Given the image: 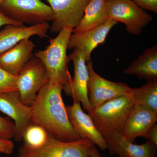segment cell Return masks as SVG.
Segmentation results:
<instances>
[{
	"label": "cell",
	"instance_id": "83f0119b",
	"mask_svg": "<svg viewBox=\"0 0 157 157\" xmlns=\"http://www.w3.org/2000/svg\"><path fill=\"white\" fill-rule=\"evenodd\" d=\"M89 157H102L95 145L91 147L89 151Z\"/></svg>",
	"mask_w": 157,
	"mask_h": 157
},
{
	"label": "cell",
	"instance_id": "d4e9b609",
	"mask_svg": "<svg viewBox=\"0 0 157 157\" xmlns=\"http://www.w3.org/2000/svg\"><path fill=\"white\" fill-rule=\"evenodd\" d=\"M14 148V144L12 140L0 138V153L11 155Z\"/></svg>",
	"mask_w": 157,
	"mask_h": 157
},
{
	"label": "cell",
	"instance_id": "277c9868",
	"mask_svg": "<svg viewBox=\"0 0 157 157\" xmlns=\"http://www.w3.org/2000/svg\"><path fill=\"white\" fill-rule=\"evenodd\" d=\"M93 145L87 139L64 141L49 134L47 141L42 146L32 148L23 144L16 157H89V151Z\"/></svg>",
	"mask_w": 157,
	"mask_h": 157
},
{
	"label": "cell",
	"instance_id": "e0dca14e",
	"mask_svg": "<svg viewBox=\"0 0 157 157\" xmlns=\"http://www.w3.org/2000/svg\"><path fill=\"white\" fill-rule=\"evenodd\" d=\"M35 47V44L30 39H24L0 55V67L17 76L24 67L34 57Z\"/></svg>",
	"mask_w": 157,
	"mask_h": 157
},
{
	"label": "cell",
	"instance_id": "4316f807",
	"mask_svg": "<svg viewBox=\"0 0 157 157\" xmlns=\"http://www.w3.org/2000/svg\"><path fill=\"white\" fill-rule=\"evenodd\" d=\"M147 140H151L157 146V124H156L149 131L147 135Z\"/></svg>",
	"mask_w": 157,
	"mask_h": 157
},
{
	"label": "cell",
	"instance_id": "9a60e30c",
	"mask_svg": "<svg viewBox=\"0 0 157 157\" xmlns=\"http://www.w3.org/2000/svg\"><path fill=\"white\" fill-rule=\"evenodd\" d=\"M48 23L26 26L22 25H8L0 31V55L11 49L25 39L34 36L39 38L47 37L50 29Z\"/></svg>",
	"mask_w": 157,
	"mask_h": 157
},
{
	"label": "cell",
	"instance_id": "7a4b0ae2",
	"mask_svg": "<svg viewBox=\"0 0 157 157\" xmlns=\"http://www.w3.org/2000/svg\"><path fill=\"white\" fill-rule=\"evenodd\" d=\"M73 29H62L56 37L49 40V44L45 49L35 53L47 72L48 80L54 84L60 85L63 89L70 84L72 79L68 70L70 62L67 55L68 44Z\"/></svg>",
	"mask_w": 157,
	"mask_h": 157
},
{
	"label": "cell",
	"instance_id": "cb8c5ba5",
	"mask_svg": "<svg viewBox=\"0 0 157 157\" xmlns=\"http://www.w3.org/2000/svg\"><path fill=\"white\" fill-rule=\"evenodd\" d=\"M144 10L157 13V0H132Z\"/></svg>",
	"mask_w": 157,
	"mask_h": 157
},
{
	"label": "cell",
	"instance_id": "44dd1931",
	"mask_svg": "<svg viewBox=\"0 0 157 157\" xmlns=\"http://www.w3.org/2000/svg\"><path fill=\"white\" fill-rule=\"evenodd\" d=\"M49 133L43 127L31 124L26 129L23 136L24 145L36 148L45 144L48 140Z\"/></svg>",
	"mask_w": 157,
	"mask_h": 157
},
{
	"label": "cell",
	"instance_id": "4fadbf2b",
	"mask_svg": "<svg viewBox=\"0 0 157 157\" xmlns=\"http://www.w3.org/2000/svg\"><path fill=\"white\" fill-rule=\"evenodd\" d=\"M157 121V113L142 105L134 104L121 135L132 143L138 137L147 139V133Z\"/></svg>",
	"mask_w": 157,
	"mask_h": 157
},
{
	"label": "cell",
	"instance_id": "6da1fadb",
	"mask_svg": "<svg viewBox=\"0 0 157 157\" xmlns=\"http://www.w3.org/2000/svg\"><path fill=\"white\" fill-rule=\"evenodd\" d=\"M63 86L49 80L30 105L32 123L44 128L54 137L64 141L79 140L70 123L62 96Z\"/></svg>",
	"mask_w": 157,
	"mask_h": 157
},
{
	"label": "cell",
	"instance_id": "5b68a950",
	"mask_svg": "<svg viewBox=\"0 0 157 157\" xmlns=\"http://www.w3.org/2000/svg\"><path fill=\"white\" fill-rule=\"evenodd\" d=\"M0 10L10 19L29 26L48 23L53 18L50 6L41 0H5Z\"/></svg>",
	"mask_w": 157,
	"mask_h": 157
},
{
	"label": "cell",
	"instance_id": "52a82bcc",
	"mask_svg": "<svg viewBox=\"0 0 157 157\" xmlns=\"http://www.w3.org/2000/svg\"><path fill=\"white\" fill-rule=\"evenodd\" d=\"M88 70V96L93 109L121 96H130L132 89L126 83L115 82L101 77L94 69L91 61L86 62Z\"/></svg>",
	"mask_w": 157,
	"mask_h": 157
},
{
	"label": "cell",
	"instance_id": "ffe728a7",
	"mask_svg": "<svg viewBox=\"0 0 157 157\" xmlns=\"http://www.w3.org/2000/svg\"><path fill=\"white\" fill-rule=\"evenodd\" d=\"M130 97L134 104L142 105L157 113V79L147 82L141 87L132 89Z\"/></svg>",
	"mask_w": 157,
	"mask_h": 157
},
{
	"label": "cell",
	"instance_id": "5bb4252c",
	"mask_svg": "<svg viewBox=\"0 0 157 157\" xmlns=\"http://www.w3.org/2000/svg\"><path fill=\"white\" fill-rule=\"evenodd\" d=\"M67 109L70 123L80 138L89 140L102 150L107 149L105 138L98 131L90 115L83 111L80 102L74 101Z\"/></svg>",
	"mask_w": 157,
	"mask_h": 157
},
{
	"label": "cell",
	"instance_id": "9c48e42d",
	"mask_svg": "<svg viewBox=\"0 0 157 157\" xmlns=\"http://www.w3.org/2000/svg\"><path fill=\"white\" fill-rule=\"evenodd\" d=\"M90 0H46L53 14L51 31L59 33L62 29L76 28L84 15Z\"/></svg>",
	"mask_w": 157,
	"mask_h": 157
},
{
	"label": "cell",
	"instance_id": "484cf974",
	"mask_svg": "<svg viewBox=\"0 0 157 157\" xmlns=\"http://www.w3.org/2000/svg\"><path fill=\"white\" fill-rule=\"evenodd\" d=\"M8 25H22L21 23L17 22L15 21L10 19L7 17L4 13L0 10V28L3 26Z\"/></svg>",
	"mask_w": 157,
	"mask_h": 157
},
{
	"label": "cell",
	"instance_id": "8992f818",
	"mask_svg": "<svg viewBox=\"0 0 157 157\" xmlns=\"http://www.w3.org/2000/svg\"><path fill=\"white\" fill-rule=\"evenodd\" d=\"M106 7L109 18L125 25L132 35H139L152 21L151 15L132 0H107Z\"/></svg>",
	"mask_w": 157,
	"mask_h": 157
},
{
	"label": "cell",
	"instance_id": "2e32d148",
	"mask_svg": "<svg viewBox=\"0 0 157 157\" xmlns=\"http://www.w3.org/2000/svg\"><path fill=\"white\" fill-rule=\"evenodd\" d=\"M107 149L113 155L119 157H156L157 146L147 140L141 144H135L117 134L105 138Z\"/></svg>",
	"mask_w": 157,
	"mask_h": 157
},
{
	"label": "cell",
	"instance_id": "3957f363",
	"mask_svg": "<svg viewBox=\"0 0 157 157\" xmlns=\"http://www.w3.org/2000/svg\"><path fill=\"white\" fill-rule=\"evenodd\" d=\"M134 104L128 96H121L104 102L88 113L98 131L104 137L121 135Z\"/></svg>",
	"mask_w": 157,
	"mask_h": 157
},
{
	"label": "cell",
	"instance_id": "7402d4cb",
	"mask_svg": "<svg viewBox=\"0 0 157 157\" xmlns=\"http://www.w3.org/2000/svg\"><path fill=\"white\" fill-rule=\"evenodd\" d=\"M17 77L0 67V94L17 90Z\"/></svg>",
	"mask_w": 157,
	"mask_h": 157
},
{
	"label": "cell",
	"instance_id": "7c38bea8",
	"mask_svg": "<svg viewBox=\"0 0 157 157\" xmlns=\"http://www.w3.org/2000/svg\"><path fill=\"white\" fill-rule=\"evenodd\" d=\"M117 23L109 18L102 25L79 33H72L68 49L76 48L84 54L86 62L91 60V55L94 49L105 42L111 29Z\"/></svg>",
	"mask_w": 157,
	"mask_h": 157
},
{
	"label": "cell",
	"instance_id": "30bf717a",
	"mask_svg": "<svg viewBox=\"0 0 157 157\" xmlns=\"http://www.w3.org/2000/svg\"><path fill=\"white\" fill-rule=\"evenodd\" d=\"M74 67V76L67 86L63 88L65 93L76 101L80 102L88 112L93 109L88 96L89 76L86 61L84 54L80 51L74 48L73 52L68 56Z\"/></svg>",
	"mask_w": 157,
	"mask_h": 157
},
{
	"label": "cell",
	"instance_id": "d6986e66",
	"mask_svg": "<svg viewBox=\"0 0 157 157\" xmlns=\"http://www.w3.org/2000/svg\"><path fill=\"white\" fill-rule=\"evenodd\" d=\"M106 2L107 0H90L81 22L73 33L83 32L105 23L109 19Z\"/></svg>",
	"mask_w": 157,
	"mask_h": 157
},
{
	"label": "cell",
	"instance_id": "f1b7e54d",
	"mask_svg": "<svg viewBox=\"0 0 157 157\" xmlns=\"http://www.w3.org/2000/svg\"><path fill=\"white\" fill-rule=\"evenodd\" d=\"M4 1H5V0H0V5H1V4H2Z\"/></svg>",
	"mask_w": 157,
	"mask_h": 157
},
{
	"label": "cell",
	"instance_id": "8fae6325",
	"mask_svg": "<svg viewBox=\"0 0 157 157\" xmlns=\"http://www.w3.org/2000/svg\"><path fill=\"white\" fill-rule=\"evenodd\" d=\"M0 111L14 121V139L21 141L26 129L32 124L30 106L23 103L18 91H12L0 94Z\"/></svg>",
	"mask_w": 157,
	"mask_h": 157
},
{
	"label": "cell",
	"instance_id": "ba28073f",
	"mask_svg": "<svg viewBox=\"0 0 157 157\" xmlns=\"http://www.w3.org/2000/svg\"><path fill=\"white\" fill-rule=\"evenodd\" d=\"M17 91L24 104L30 105L48 80V75L41 61L33 57L17 75Z\"/></svg>",
	"mask_w": 157,
	"mask_h": 157
},
{
	"label": "cell",
	"instance_id": "603a6c76",
	"mask_svg": "<svg viewBox=\"0 0 157 157\" xmlns=\"http://www.w3.org/2000/svg\"><path fill=\"white\" fill-rule=\"evenodd\" d=\"M15 125L9 118L0 115V138L11 140L14 138Z\"/></svg>",
	"mask_w": 157,
	"mask_h": 157
},
{
	"label": "cell",
	"instance_id": "ac0fdd59",
	"mask_svg": "<svg viewBox=\"0 0 157 157\" xmlns=\"http://www.w3.org/2000/svg\"><path fill=\"white\" fill-rule=\"evenodd\" d=\"M128 75H134L147 82L157 79V46L147 48L124 70Z\"/></svg>",
	"mask_w": 157,
	"mask_h": 157
}]
</instances>
